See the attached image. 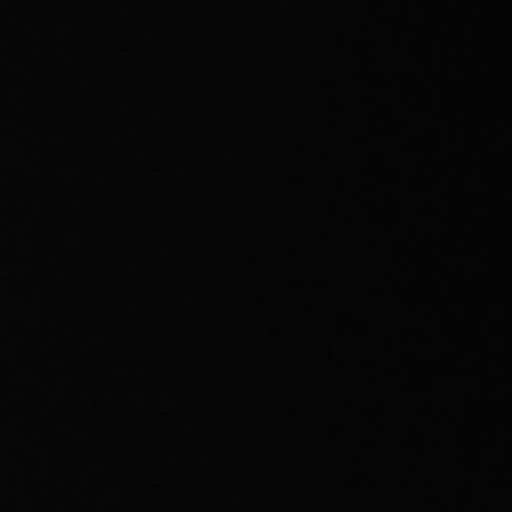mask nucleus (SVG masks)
I'll use <instances>...</instances> for the list:
<instances>
[]
</instances>
